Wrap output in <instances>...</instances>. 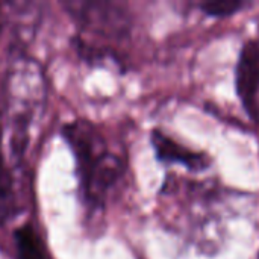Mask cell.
<instances>
[{"mask_svg": "<svg viewBox=\"0 0 259 259\" xmlns=\"http://www.w3.org/2000/svg\"><path fill=\"white\" fill-rule=\"evenodd\" d=\"M64 135L76 155L85 199L94 206H102L123 176V159L112 153L100 134L85 121L67 126Z\"/></svg>", "mask_w": 259, "mask_h": 259, "instance_id": "obj_1", "label": "cell"}, {"mask_svg": "<svg viewBox=\"0 0 259 259\" xmlns=\"http://www.w3.org/2000/svg\"><path fill=\"white\" fill-rule=\"evenodd\" d=\"M235 85L246 112L259 121V39L243 46L235 68Z\"/></svg>", "mask_w": 259, "mask_h": 259, "instance_id": "obj_2", "label": "cell"}, {"mask_svg": "<svg viewBox=\"0 0 259 259\" xmlns=\"http://www.w3.org/2000/svg\"><path fill=\"white\" fill-rule=\"evenodd\" d=\"M68 8L79 23L94 32L121 35L127 26L121 11L109 3H70Z\"/></svg>", "mask_w": 259, "mask_h": 259, "instance_id": "obj_3", "label": "cell"}, {"mask_svg": "<svg viewBox=\"0 0 259 259\" xmlns=\"http://www.w3.org/2000/svg\"><path fill=\"white\" fill-rule=\"evenodd\" d=\"M152 144L158 159L162 162L184 165L191 171H203L211 165V159L208 155L184 147L159 131H155L152 134Z\"/></svg>", "mask_w": 259, "mask_h": 259, "instance_id": "obj_4", "label": "cell"}, {"mask_svg": "<svg viewBox=\"0 0 259 259\" xmlns=\"http://www.w3.org/2000/svg\"><path fill=\"white\" fill-rule=\"evenodd\" d=\"M17 259H47L46 249L32 226L23 225L14 232Z\"/></svg>", "mask_w": 259, "mask_h": 259, "instance_id": "obj_5", "label": "cell"}, {"mask_svg": "<svg viewBox=\"0 0 259 259\" xmlns=\"http://www.w3.org/2000/svg\"><path fill=\"white\" fill-rule=\"evenodd\" d=\"M246 3L240 0H223V2H206L202 3L200 8L205 14L212 17H229L244 8Z\"/></svg>", "mask_w": 259, "mask_h": 259, "instance_id": "obj_6", "label": "cell"}, {"mask_svg": "<svg viewBox=\"0 0 259 259\" xmlns=\"http://www.w3.org/2000/svg\"><path fill=\"white\" fill-rule=\"evenodd\" d=\"M0 146H2V112H0ZM0 164H3V161H2V153H0Z\"/></svg>", "mask_w": 259, "mask_h": 259, "instance_id": "obj_7", "label": "cell"}, {"mask_svg": "<svg viewBox=\"0 0 259 259\" xmlns=\"http://www.w3.org/2000/svg\"><path fill=\"white\" fill-rule=\"evenodd\" d=\"M0 30H2V12H0Z\"/></svg>", "mask_w": 259, "mask_h": 259, "instance_id": "obj_8", "label": "cell"}]
</instances>
